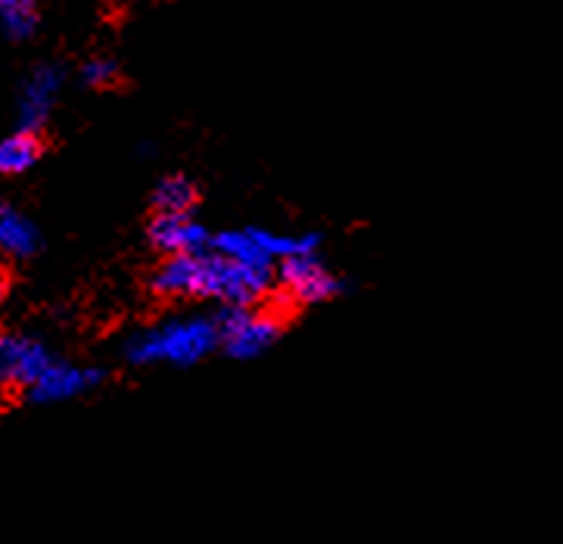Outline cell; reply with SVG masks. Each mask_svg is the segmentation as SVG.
I'll use <instances>...</instances> for the list:
<instances>
[{"label": "cell", "mask_w": 563, "mask_h": 544, "mask_svg": "<svg viewBox=\"0 0 563 544\" xmlns=\"http://www.w3.org/2000/svg\"><path fill=\"white\" fill-rule=\"evenodd\" d=\"M216 345H221L216 318H175L159 326L141 330L125 345V355L131 364H175L190 367L202 362Z\"/></svg>", "instance_id": "cell-1"}, {"label": "cell", "mask_w": 563, "mask_h": 544, "mask_svg": "<svg viewBox=\"0 0 563 544\" xmlns=\"http://www.w3.org/2000/svg\"><path fill=\"white\" fill-rule=\"evenodd\" d=\"M272 265H250L206 249L200 253L197 299H219L224 306H255L272 290Z\"/></svg>", "instance_id": "cell-2"}, {"label": "cell", "mask_w": 563, "mask_h": 544, "mask_svg": "<svg viewBox=\"0 0 563 544\" xmlns=\"http://www.w3.org/2000/svg\"><path fill=\"white\" fill-rule=\"evenodd\" d=\"M216 326H219L221 348L236 362L262 355L284 333V321L277 314H268V311L255 314L250 306H224L216 314Z\"/></svg>", "instance_id": "cell-3"}, {"label": "cell", "mask_w": 563, "mask_h": 544, "mask_svg": "<svg viewBox=\"0 0 563 544\" xmlns=\"http://www.w3.org/2000/svg\"><path fill=\"white\" fill-rule=\"evenodd\" d=\"M280 287L290 292V299L296 302H324V299H333L336 292H343V280L324 268L318 253H306L284 258Z\"/></svg>", "instance_id": "cell-4"}, {"label": "cell", "mask_w": 563, "mask_h": 544, "mask_svg": "<svg viewBox=\"0 0 563 544\" xmlns=\"http://www.w3.org/2000/svg\"><path fill=\"white\" fill-rule=\"evenodd\" d=\"M59 88H63V69L54 63H44L29 73V78L22 81V93H19V131L37 134L47 125Z\"/></svg>", "instance_id": "cell-5"}, {"label": "cell", "mask_w": 563, "mask_h": 544, "mask_svg": "<svg viewBox=\"0 0 563 544\" xmlns=\"http://www.w3.org/2000/svg\"><path fill=\"white\" fill-rule=\"evenodd\" d=\"M54 364L51 352L29 336L0 333V386H32Z\"/></svg>", "instance_id": "cell-6"}, {"label": "cell", "mask_w": 563, "mask_h": 544, "mask_svg": "<svg viewBox=\"0 0 563 544\" xmlns=\"http://www.w3.org/2000/svg\"><path fill=\"white\" fill-rule=\"evenodd\" d=\"M150 243L165 255L206 253L212 246V236L194 221L190 212H159L150 224Z\"/></svg>", "instance_id": "cell-7"}, {"label": "cell", "mask_w": 563, "mask_h": 544, "mask_svg": "<svg viewBox=\"0 0 563 544\" xmlns=\"http://www.w3.org/2000/svg\"><path fill=\"white\" fill-rule=\"evenodd\" d=\"M103 382V370L97 367H73V364H51L32 386L29 399L35 404H54V401H69L81 392Z\"/></svg>", "instance_id": "cell-8"}, {"label": "cell", "mask_w": 563, "mask_h": 544, "mask_svg": "<svg viewBox=\"0 0 563 544\" xmlns=\"http://www.w3.org/2000/svg\"><path fill=\"white\" fill-rule=\"evenodd\" d=\"M150 284L159 296H168V299H194L200 287V253L168 255Z\"/></svg>", "instance_id": "cell-9"}, {"label": "cell", "mask_w": 563, "mask_h": 544, "mask_svg": "<svg viewBox=\"0 0 563 544\" xmlns=\"http://www.w3.org/2000/svg\"><path fill=\"white\" fill-rule=\"evenodd\" d=\"M41 246L37 227L13 206L0 202V253L13 258H32Z\"/></svg>", "instance_id": "cell-10"}, {"label": "cell", "mask_w": 563, "mask_h": 544, "mask_svg": "<svg viewBox=\"0 0 563 544\" xmlns=\"http://www.w3.org/2000/svg\"><path fill=\"white\" fill-rule=\"evenodd\" d=\"M41 159V141L32 131H19L13 137L0 141V178L22 175Z\"/></svg>", "instance_id": "cell-11"}, {"label": "cell", "mask_w": 563, "mask_h": 544, "mask_svg": "<svg viewBox=\"0 0 563 544\" xmlns=\"http://www.w3.org/2000/svg\"><path fill=\"white\" fill-rule=\"evenodd\" d=\"M212 253L228 255V258H236V262H250V265H272L274 258L255 240L253 231H221V234L212 236Z\"/></svg>", "instance_id": "cell-12"}, {"label": "cell", "mask_w": 563, "mask_h": 544, "mask_svg": "<svg viewBox=\"0 0 563 544\" xmlns=\"http://www.w3.org/2000/svg\"><path fill=\"white\" fill-rule=\"evenodd\" d=\"M37 7L35 0H0V32L13 41L35 35Z\"/></svg>", "instance_id": "cell-13"}, {"label": "cell", "mask_w": 563, "mask_h": 544, "mask_svg": "<svg viewBox=\"0 0 563 544\" xmlns=\"http://www.w3.org/2000/svg\"><path fill=\"white\" fill-rule=\"evenodd\" d=\"M258 240V246L272 258H292V255H306V253H318L321 246V236L318 234H302V236H280L272 234V231H255L250 227Z\"/></svg>", "instance_id": "cell-14"}, {"label": "cell", "mask_w": 563, "mask_h": 544, "mask_svg": "<svg viewBox=\"0 0 563 544\" xmlns=\"http://www.w3.org/2000/svg\"><path fill=\"white\" fill-rule=\"evenodd\" d=\"M153 206H156L159 212H190V209L197 206V190H194V184L187 181V178L172 175V178H165V181L156 187Z\"/></svg>", "instance_id": "cell-15"}, {"label": "cell", "mask_w": 563, "mask_h": 544, "mask_svg": "<svg viewBox=\"0 0 563 544\" xmlns=\"http://www.w3.org/2000/svg\"><path fill=\"white\" fill-rule=\"evenodd\" d=\"M115 78H119V69L107 56H97L91 63H85V69H81V81L88 88H110Z\"/></svg>", "instance_id": "cell-16"}, {"label": "cell", "mask_w": 563, "mask_h": 544, "mask_svg": "<svg viewBox=\"0 0 563 544\" xmlns=\"http://www.w3.org/2000/svg\"><path fill=\"white\" fill-rule=\"evenodd\" d=\"M3 292H7V280H3V274H0V299H3Z\"/></svg>", "instance_id": "cell-17"}]
</instances>
